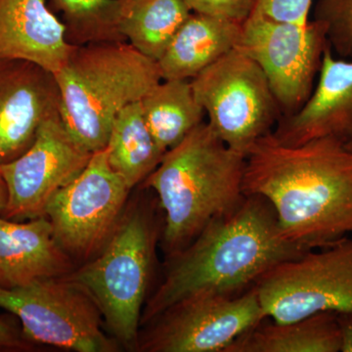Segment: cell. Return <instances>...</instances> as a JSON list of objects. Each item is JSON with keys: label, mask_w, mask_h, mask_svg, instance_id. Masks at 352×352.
<instances>
[{"label": "cell", "mask_w": 352, "mask_h": 352, "mask_svg": "<svg viewBox=\"0 0 352 352\" xmlns=\"http://www.w3.org/2000/svg\"><path fill=\"white\" fill-rule=\"evenodd\" d=\"M243 192L270 201L284 237L308 251L352 236V151L337 139L289 146L270 132L245 154Z\"/></svg>", "instance_id": "6da1fadb"}, {"label": "cell", "mask_w": 352, "mask_h": 352, "mask_svg": "<svg viewBox=\"0 0 352 352\" xmlns=\"http://www.w3.org/2000/svg\"><path fill=\"white\" fill-rule=\"evenodd\" d=\"M307 252L284 237L270 201L245 196L239 208L210 221L188 245L168 256L166 276L146 302L141 325L193 294L238 295L273 266Z\"/></svg>", "instance_id": "7a4b0ae2"}, {"label": "cell", "mask_w": 352, "mask_h": 352, "mask_svg": "<svg viewBox=\"0 0 352 352\" xmlns=\"http://www.w3.org/2000/svg\"><path fill=\"white\" fill-rule=\"evenodd\" d=\"M245 166L244 153L228 147L205 122L164 153L143 186L156 192L164 210L162 243L168 256L240 207Z\"/></svg>", "instance_id": "3957f363"}, {"label": "cell", "mask_w": 352, "mask_h": 352, "mask_svg": "<svg viewBox=\"0 0 352 352\" xmlns=\"http://www.w3.org/2000/svg\"><path fill=\"white\" fill-rule=\"evenodd\" d=\"M54 76L62 122L69 135L91 153L107 146L122 110L163 80L157 62L126 41L74 45Z\"/></svg>", "instance_id": "277c9868"}, {"label": "cell", "mask_w": 352, "mask_h": 352, "mask_svg": "<svg viewBox=\"0 0 352 352\" xmlns=\"http://www.w3.org/2000/svg\"><path fill=\"white\" fill-rule=\"evenodd\" d=\"M157 233L148 210L129 207L101 252L66 276L89 292L109 332L131 351H138Z\"/></svg>", "instance_id": "5b68a950"}, {"label": "cell", "mask_w": 352, "mask_h": 352, "mask_svg": "<svg viewBox=\"0 0 352 352\" xmlns=\"http://www.w3.org/2000/svg\"><path fill=\"white\" fill-rule=\"evenodd\" d=\"M191 83L208 124L228 147L245 155L282 117L263 69L236 48Z\"/></svg>", "instance_id": "8992f818"}, {"label": "cell", "mask_w": 352, "mask_h": 352, "mask_svg": "<svg viewBox=\"0 0 352 352\" xmlns=\"http://www.w3.org/2000/svg\"><path fill=\"white\" fill-rule=\"evenodd\" d=\"M0 307L19 318L27 340L76 352L119 349V342L102 329L103 316L94 296L66 276L18 288L0 287Z\"/></svg>", "instance_id": "52a82bcc"}, {"label": "cell", "mask_w": 352, "mask_h": 352, "mask_svg": "<svg viewBox=\"0 0 352 352\" xmlns=\"http://www.w3.org/2000/svg\"><path fill=\"white\" fill-rule=\"evenodd\" d=\"M273 266L254 283L266 318L289 323L352 310V238Z\"/></svg>", "instance_id": "ba28073f"}, {"label": "cell", "mask_w": 352, "mask_h": 352, "mask_svg": "<svg viewBox=\"0 0 352 352\" xmlns=\"http://www.w3.org/2000/svg\"><path fill=\"white\" fill-rule=\"evenodd\" d=\"M329 47L320 21L298 25L256 10L243 23L236 45L263 69L282 116L298 112L309 98Z\"/></svg>", "instance_id": "9c48e42d"}, {"label": "cell", "mask_w": 352, "mask_h": 352, "mask_svg": "<svg viewBox=\"0 0 352 352\" xmlns=\"http://www.w3.org/2000/svg\"><path fill=\"white\" fill-rule=\"evenodd\" d=\"M129 188L109 163L106 147L92 154L85 170L46 206L58 244L85 263L107 244L126 210Z\"/></svg>", "instance_id": "30bf717a"}, {"label": "cell", "mask_w": 352, "mask_h": 352, "mask_svg": "<svg viewBox=\"0 0 352 352\" xmlns=\"http://www.w3.org/2000/svg\"><path fill=\"white\" fill-rule=\"evenodd\" d=\"M266 318L254 287L240 295L200 292L157 315L139 336L138 351L226 352Z\"/></svg>", "instance_id": "8fae6325"}, {"label": "cell", "mask_w": 352, "mask_h": 352, "mask_svg": "<svg viewBox=\"0 0 352 352\" xmlns=\"http://www.w3.org/2000/svg\"><path fill=\"white\" fill-rule=\"evenodd\" d=\"M92 154L69 135L60 113L48 118L27 151L1 164L8 191L2 215L16 220L44 217L53 196L85 170Z\"/></svg>", "instance_id": "7c38bea8"}, {"label": "cell", "mask_w": 352, "mask_h": 352, "mask_svg": "<svg viewBox=\"0 0 352 352\" xmlns=\"http://www.w3.org/2000/svg\"><path fill=\"white\" fill-rule=\"evenodd\" d=\"M58 113L54 74L32 62L0 63V163L27 151L41 124Z\"/></svg>", "instance_id": "4fadbf2b"}, {"label": "cell", "mask_w": 352, "mask_h": 352, "mask_svg": "<svg viewBox=\"0 0 352 352\" xmlns=\"http://www.w3.org/2000/svg\"><path fill=\"white\" fill-rule=\"evenodd\" d=\"M272 135L289 146L319 138L344 144L352 140V61L336 59L332 48H327L309 98L298 112L282 116Z\"/></svg>", "instance_id": "5bb4252c"}, {"label": "cell", "mask_w": 352, "mask_h": 352, "mask_svg": "<svg viewBox=\"0 0 352 352\" xmlns=\"http://www.w3.org/2000/svg\"><path fill=\"white\" fill-rule=\"evenodd\" d=\"M73 47L44 0H0V63L32 62L55 74Z\"/></svg>", "instance_id": "9a60e30c"}, {"label": "cell", "mask_w": 352, "mask_h": 352, "mask_svg": "<svg viewBox=\"0 0 352 352\" xmlns=\"http://www.w3.org/2000/svg\"><path fill=\"white\" fill-rule=\"evenodd\" d=\"M75 270L46 217L29 222L0 217V287L18 288L38 280L67 276Z\"/></svg>", "instance_id": "2e32d148"}, {"label": "cell", "mask_w": 352, "mask_h": 352, "mask_svg": "<svg viewBox=\"0 0 352 352\" xmlns=\"http://www.w3.org/2000/svg\"><path fill=\"white\" fill-rule=\"evenodd\" d=\"M243 23L192 12L157 61L163 80H192L233 50Z\"/></svg>", "instance_id": "e0dca14e"}, {"label": "cell", "mask_w": 352, "mask_h": 352, "mask_svg": "<svg viewBox=\"0 0 352 352\" xmlns=\"http://www.w3.org/2000/svg\"><path fill=\"white\" fill-rule=\"evenodd\" d=\"M240 336L226 352H340L337 312H319L289 323H265Z\"/></svg>", "instance_id": "ac0fdd59"}, {"label": "cell", "mask_w": 352, "mask_h": 352, "mask_svg": "<svg viewBox=\"0 0 352 352\" xmlns=\"http://www.w3.org/2000/svg\"><path fill=\"white\" fill-rule=\"evenodd\" d=\"M148 129L162 151L175 147L204 122L191 80H163L141 99Z\"/></svg>", "instance_id": "d6986e66"}, {"label": "cell", "mask_w": 352, "mask_h": 352, "mask_svg": "<svg viewBox=\"0 0 352 352\" xmlns=\"http://www.w3.org/2000/svg\"><path fill=\"white\" fill-rule=\"evenodd\" d=\"M191 13L184 0H122L119 30L126 43L157 62Z\"/></svg>", "instance_id": "ffe728a7"}, {"label": "cell", "mask_w": 352, "mask_h": 352, "mask_svg": "<svg viewBox=\"0 0 352 352\" xmlns=\"http://www.w3.org/2000/svg\"><path fill=\"white\" fill-rule=\"evenodd\" d=\"M106 149L111 166L131 189L156 170L164 152L148 129L140 101L126 106L117 116Z\"/></svg>", "instance_id": "44dd1931"}, {"label": "cell", "mask_w": 352, "mask_h": 352, "mask_svg": "<svg viewBox=\"0 0 352 352\" xmlns=\"http://www.w3.org/2000/svg\"><path fill=\"white\" fill-rule=\"evenodd\" d=\"M62 13L67 39L72 45L126 41L120 34L122 0H51Z\"/></svg>", "instance_id": "7402d4cb"}, {"label": "cell", "mask_w": 352, "mask_h": 352, "mask_svg": "<svg viewBox=\"0 0 352 352\" xmlns=\"http://www.w3.org/2000/svg\"><path fill=\"white\" fill-rule=\"evenodd\" d=\"M314 18L325 25L332 50L352 58V0H318Z\"/></svg>", "instance_id": "603a6c76"}, {"label": "cell", "mask_w": 352, "mask_h": 352, "mask_svg": "<svg viewBox=\"0 0 352 352\" xmlns=\"http://www.w3.org/2000/svg\"><path fill=\"white\" fill-rule=\"evenodd\" d=\"M192 12L217 16L244 23L254 11L256 0H184Z\"/></svg>", "instance_id": "cb8c5ba5"}, {"label": "cell", "mask_w": 352, "mask_h": 352, "mask_svg": "<svg viewBox=\"0 0 352 352\" xmlns=\"http://www.w3.org/2000/svg\"><path fill=\"white\" fill-rule=\"evenodd\" d=\"M312 0H256L254 10L278 21L307 25Z\"/></svg>", "instance_id": "d4e9b609"}, {"label": "cell", "mask_w": 352, "mask_h": 352, "mask_svg": "<svg viewBox=\"0 0 352 352\" xmlns=\"http://www.w3.org/2000/svg\"><path fill=\"white\" fill-rule=\"evenodd\" d=\"M340 333V352H352V310L337 314Z\"/></svg>", "instance_id": "484cf974"}, {"label": "cell", "mask_w": 352, "mask_h": 352, "mask_svg": "<svg viewBox=\"0 0 352 352\" xmlns=\"http://www.w3.org/2000/svg\"><path fill=\"white\" fill-rule=\"evenodd\" d=\"M23 346L24 344L17 333L6 322L0 320V349H17Z\"/></svg>", "instance_id": "4316f807"}, {"label": "cell", "mask_w": 352, "mask_h": 352, "mask_svg": "<svg viewBox=\"0 0 352 352\" xmlns=\"http://www.w3.org/2000/svg\"><path fill=\"white\" fill-rule=\"evenodd\" d=\"M1 164L0 163V215L3 214L7 201H8V191H7L6 179H4L3 173H2Z\"/></svg>", "instance_id": "83f0119b"}, {"label": "cell", "mask_w": 352, "mask_h": 352, "mask_svg": "<svg viewBox=\"0 0 352 352\" xmlns=\"http://www.w3.org/2000/svg\"><path fill=\"white\" fill-rule=\"evenodd\" d=\"M346 146L347 149H349L351 151H352V140L349 141V143H346Z\"/></svg>", "instance_id": "f1b7e54d"}]
</instances>
